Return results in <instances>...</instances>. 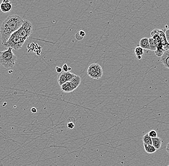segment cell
Instances as JSON below:
<instances>
[{"instance_id":"obj_1","label":"cell","mask_w":169,"mask_h":166,"mask_svg":"<svg viewBox=\"0 0 169 166\" xmlns=\"http://www.w3.org/2000/svg\"><path fill=\"white\" fill-rule=\"evenodd\" d=\"M24 20L18 15H12L7 18L1 25V36L2 44L5 45L11 36L18 30L23 24Z\"/></svg>"},{"instance_id":"obj_2","label":"cell","mask_w":169,"mask_h":166,"mask_svg":"<svg viewBox=\"0 0 169 166\" xmlns=\"http://www.w3.org/2000/svg\"><path fill=\"white\" fill-rule=\"evenodd\" d=\"M17 57L13 52V49L0 52V64L6 69H11L15 66Z\"/></svg>"},{"instance_id":"obj_3","label":"cell","mask_w":169,"mask_h":166,"mask_svg":"<svg viewBox=\"0 0 169 166\" xmlns=\"http://www.w3.org/2000/svg\"><path fill=\"white\" fill-rule=\"evenodd\" d=\"M32 29L33 26L31 23L28 20H25L22 26L15 33L21 38L26 40L31 34Z\"/></svg>"},{"instance_id":"obj_4","label":"cell","mask_w":169,"mask_h":166,"mask_svg":"<svg viewBox=\"0 0 169 166\" xmlns=\"http://www.w3.org/2000/svg\"><path fill=\"white\" fill-rule=\"evenodd\" d=\"M26 40H24L14 33L11 36L8 41L5 45V46L13 50H18L22 48V46L25 43Z\"/></svg>"},{"instance_id":"obj_5","label":"cell","mask_w":169,"mask_h":166,"mask_svg":"<svg viewBox=\"0 0 169 166\" xmlns=\"http://www.w3.org/2000/svg\"><path fill=\"white\" fill-rule=\"evenodd\" d=\"M87 73L91 78L99 80L102 77L103 70L100 65L94 63L89 66Z\"/></svg>"},{"instance_id":"obj_6","label":"cell","mask_w":169,"mask_h":166,"mask_svg":"<svg viewBox=\"0 0 169 166\" xmlns=\"http://www.w3.org/2000/svg\"><path fill=\"white\" fill-rule=\"evenodd\" d=\"M12 8V3L9 0H4L0 4V10L3 13H8Z\"/></svg>"},{"instance_id":"obj_7","label":"cell","mask_w":169,"mask_h":166,"mask_svg":"<svg viewBox=\"0 0 169 166\" xmlns=\"http://www.w3.org/2000/svg\"><path fill=\"white\" fill-rule=\"evenodd\" d=\"M161 61L164 67L169 69V50L164 52Z\"/></svg>"},{"instance_id":"obj_8","label":"cell","mask_w":169,"mask_h":166,"mask_svg":"<svg viewBox=\"0 0 169 166\" xmlns=\"http://www.w3.org/2000/svg\"><path fill=\"white\" fill-rule=\"evenodd\" d=\"M152 145L157 150L160 149L162 145V143L163 142L162 139L159 137L152 138Z\"/></svg>"},{"instance_id":"obj_9","label":"cell","mask_w":169,"mask_h":166,"mask_svg":"<svg viewBox=\"0 0 169 166\" xmlns=\"http://www.w3.org/2000/svg\"><path fill=\"white\" fill-rule=\"evenodd\" d=\"M140 47L143 49L150 50V44H149V38L145 37L142 39L139 43Z\"/></svg>"},{"instance_id":"obj_10","label":"cell","mask_w":169,"mask_h":166,"mask_svg":"<svg viewBox=\"0 0 169 166\" xmlns=\"http://www.w3.org/2000/svg\"><path fill=\"white\" fill-rule=\"evenodd\" d=\"M58 82L60 86H62L63 84L67 82L66 79V76L65 74V72H63L58 75Z\"/></svg>"},{"instance_id":"obj_11","label":"cell","mask_w":169,"mask_h":166,"mask_svg":"<svg viewBox=\"0 0 169 166\" xmlns=\"http://www.w3.org/2000/svg\"><path fill=\"white\" fill-rule=\"evenodd\" d=\"M144 144L145 151L148 154H153L157 150L153 145H146L145 144Z\"/></svg>"},{"instance_id":"obj_12","label":"cell","mask_w":169,"mask_h":166,"mask_svg":"<svg viewBox=\"0 0 169 166\" xmlns=\"http://www.w3.org/2000/svg\"><path fill=\"white\" fill-rule=\"evenodd\" d=\"M61 89H62V91H63V92H65V93H70V92H72L69 81H67L66 83L63 84L61 86Z\"/></svg>"},{"instance_id":"obj_13","label":"cell","mask_w":169,"mask_h":166,"mask_svg":"<svg viewBox=\"0 0 169 166\" xmlns=\"http://www.w3.org/2000/svg\"><path fill=\"white\" fill-rule=\"evenodd\" d=\"M142 141L143 142V144L149 145H152V138L149 136L148 133L146 134L144 136H143V137H142Z\"/></svg>"},{"instance_id":"obj_14","label":"cell","mask_w":169,"mask_h":166,"mask_svg":"<svg viewBox=\"0 0 169 166\" xmlns=\"http://www.w3.org/2000/svg\"><path fill=\"white\" fill-rule=\"evenodd\" d=\"M149 44H150V50L155 51L157 50V48L156 45L155 44L154 40L152 37L149 38Z\"/></svg>"},{"instance_id":"obj_15","label":"cell","mask_w":169,"mask_h":166,"mask_svg":"<svg viewBox=\"0 0 169 166\" xmlns=\"http://www.w3.org/2000/svg\"><path fill=\"white\" fill-rule=\"evenodd\" d=\"M71 82L77 85V86L79 87L80 84L81 83V79L79 76L76 75L71 80Z\"/></svg>"},{"instance_id":"obj_16","label":"cell","mask_w":169,"mask_h":166,"mask_svg":"<svg viewBox=\"0 0 169 166\" xmlns=\"http://www.w3.org/2000/svg\"><path fill=\"white\" fill-rule=\"evenodd\" d=\"M144 49L141 48L140 47H137L135 48V53L136 55V56H142L144 54Z\"/></svg>"},{"instance_id":"obj_17","label":"cell","mask_w":169,"mask_h":166,"mask_svg":"<svg viewBox=\"0 0 169 166\" xmlns=\"http://www.w3.org/2000/svg\"><path fill=\"white\" fill-rule=\"evenodd\" d=\"M65 74L66 76V79H67V81H71V80L76 76L75 74H73L72 73L69 72H65Z\"/></svg>"},{"instance_id":"obj_18","label":"cell","mask_w":169,"mask_h":166,"mask_svg":"<svg viewBox=\"0 0 169 166\" xmlns=\"http://www.w3.org/2000/svg\"><path fill=\"white\" fill-rule=\"evenodd\" d=\"M149 136L151 137V138H155V137H158V134L157 132L154 130H152L148 133Z\"/></svg>"},{"instance_id":"obj_19","label":"cell","mask_w":169,"mask_h":166,"mask_svg":"<svg viewBox=\"0 0 169 166\" xmlns=\"http://www.w3.org/2000/svg\"><path fill=\"white\" fill-rule=\"evenodd\" d=\"M163 51H161V50H157L156 51H155V53L156 55L157 56H159V57H161L162 56V55L164 53Z\"/></svg>"},{"instance_id":"obj_20","label":"cell","mask_w":169,"mask_h":166,"mask_svg":"<svg viewBox=\"0 0 169 166\" xmlns=\"http://www.w3.org/2000/svg\"><path fill=\"white\" fill-rule=\"evenodd\" d=\"M75 37H76V39L77 40H79V41H81L84 39V37H82V36L80 35L79 32H77L76 34V35H75Z\"/></svg>"},{"instance_id":"obj_21","label":"cell","mask_w":169,"mask_h":166,"mask_svg":"<svg viewBox=\"0 0 169 166\" xmlns=\"http://www.w3.org/2000/svg\"><path fill=\"white\" fill-rule=\"evenodd\" d=\"M68 123H73L75 124L76 123V119L73 117H70L67 120Z\"/></svg>"},{"instance_id":"obj_22","label":"cell","mask_w":169,"mask_h":166,"mask_svg":"<svg viewBox=\"0 0 169 166\" xmlns=\"http://www.w3.org/2000/svg\"><path fill=\"white\" fill-rule=\"evenodd\" d=\"M68 67L67 65L66 64H65L63 66V67H62V69H63V72H68Z\"/></svg>"},{"instance_id":"obj_23","label":"cell","mask_w":169,"mask_h":166,"mask_svg":"<svg viewBox=\"0 0 169 166\" xmlns=\"http://www.w3.org/2000/svg\"><path fill=\"white\" fill-rule=\"evenodd\" d=\"M165 34L167 40L168 41H169V28L165 30Z\"/></svg>"},{"instance_id":"obj_24","label":"cell","mask_w":169,"mask_h":166,"mask_svg":"<svg viewBox=\"0 0 169 166\" xmlns=\"http://www.w3.org/2000/svg\"><path fill=\"white\" fill-rule=\"evenodd\" d=\"M56 70L57 72L59 73V74L60 73H62V72H63L62 68L60 67H58V66L56 67Z\"/></svg>"},{"instance_id":"obj_25","label":"cell","mask_w":169,"mask_h":166,"mask_svg":"<svg viewBox=\"0 0 169 166\" xmlns=\"http://www.w3.org/2000/svg\"><path fill=\"white\" fill-rule=\"evenodd\" d=\"M67 126L70 129H73L74 127V124L73 123H68Z\"/></svg>"},{"instance_id":"obj_26","label":"cell","mask_w":169,"mask_h":166,"mask_svg":"<svg viewBox=\"0 0 169 166\" xmlns=\"http://www.w3.org/2000/svg\"><path fill=\"white\" fill-rule=\"evenodd\" d=\"M79 32V33L80 35L82 36V37H84L86 36L85 32L84 31L80 30Z\"/></svg>"},{"instance_id":"obj_27","label":"cell","mask_w":169,"mask_h":166,"mask_svg":"<svg viewBox=\"0 0 169 166\" xmlns=\"http://www.w3.org/2000/svg\"><path fill=\"white\" fill-rule=\"evenodd\" d=\"M31 112L32 113H36L37 112V109L36 108H35V107H33V108H32L31 109Z\"/></svg>"},{"instance_id":"obj_28","label":"cell","mask_w":169,"mask_h":166,"mask_svg":"<svg viewBox=\"0 0 169 166\" xmlns=\"http://www.w3.org/2000/svg\"><path fill=\"white\" fill-rule=\"evenodd\" d=\"M167 152H168V154H169V142L167 144L166 146V148Z\"/></svg>"},{"instance_id":"obj_29","label":"cell","mask_w":169,"mask_h":166,"mask_svg":"<svg viewBox=\"0 0 169 166\" xmlns=\"http://www.w3.org/2000/svg\"><path fill=\"white\" fill-rule=\"evenodd\" d=\"M137 58H138V59H141L142 56H137Z\"/></svg>"},{"instance_id":"obj_30","label":"cell","mask_w":169,"mask_h":166,"mask_svg":"<svg viewBox=\"0 0 169 166\" xmlns=\"http://www.w3.org/2000/svg\"><path fill=\"white\" fill-rule=\"evenodd\" d=\"M72 70V68L71 67H68V72H70Z\"/></svg>"},{"instance_id":"obj_31","label":"cell","mask_w":169,"mask_h":166,"mask_svg":"<svg viewBox=\"0 0 169 166\" xmlns=\"http://www.w3.org/2000/svg\"><path fill=\"white\" fill-rule=\"evenodd\" d=\"M168 43H169V41H168Z\"/></svg>"},{"instance_id":"obj_32","label":"cell","mask_w":169,"mask_h":166,"mask_svg":"<svg viewBox=\"0 0 169 166\" xmlns=\"http://www.w3.org/2000/svg\"><path fill=\"white\" fill-rule=\"evenodd\" d=\"M169 166V165H168V166Z\"/></svg>"}]
</instances>
